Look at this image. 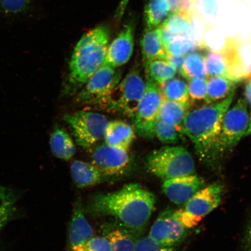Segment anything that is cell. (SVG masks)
<instances>
[{
    "instance_id": "1",
    "label": "cell",
    "mask_w": 251,
    "mask_h": 251,
    "mask_svg": "<svg viewBox=\"0 0 251 251\" xmlns=\"http://www.w3.org/2000/svg\"><path fill=\"white\" fill-rule=\"evenodd\" d=\"M156 200L152 192L137 183L125 185L115 192L93 198L89 210L98 216H109L134 232L146 227L155 211Z\"/></svg>"
},
{
    "instance_id": "2",
    "label": "cell",
    "mask_w": 251,
    "mask_h": 251,
    "mask_svg": "<svg viewBox=\"0 0 251 251\" xmlns=\"http://www.w3.org/2000/svg\"><path fill=\"white\" fill-rule=\"evenodd\" d=\"M235 90L226 99L187 111L181 125V133L194 144L204 164L215 169L224 157L220 146L222 122L234 99Z\"/></svg>"
},
{
    "instance_id": "3",
    "label": "cell",
    "mask_w": 251,
    "mask_h": 251,
    "mask_svg": "<svg viewBox=\"0 0 251 251\" xmlns=\"http://www.w3.org/2000/svg\"><path fill=\"white\" fill-rule=\"evenodd\" d=\"M109 34L105 27L88 31L78 41L72 54L70 74L65 88L72 94L81 89L104 62L109 46Z\"/></svg>"
},
{
    "instance_id": "4",
    "label": "cell",
    "mask_w": 251,
    "mask_h": 251,
    "mask_svg": "<svg viewBox=\"0 0 251 251\" xmlns=\"http://www.w3.org/2000/svg\"><path fill=\"white\" fill-rule=\"evenodd\" d=\"M147 171L163 180L194 174L190 153L181 146H165L152 151L146 158Z\"/></svg>"
},
{
    "instance_id": "5",
    "label": "cell",
    "mask_w": 251,
    "mask_h": 251,
    "mask_svg": "<svg viewBox=\"0 0 251 251\" xmlns=\"http://www.w3.org/2000/svg\"><path fill=\"white\" fill-rule=\"evenodd\" d=\"M121 72L103 63L76 96L78 104L106 109L113 91L121 81Z\"/></svg>"
},
{
    "instance_id": "6",
    "label": "cell",
    "mask_w": 251,
    "mask_h": 251,
    "mask_svg": "<svg viewBox=\"0 0 251 251\" xmlns=\"http://www.w3.org/2000/svg\"><path fill=\"white\" fill-rule=\"evenodd\" d=\"M63 120L71 128L75 141L84 149H90L104 140L109 120L100 113L79 111L65 114Z\"/></svg>"
},
{
    "instance_id": "7",
    "label": "cell",
    "mask_w": 251,
    "mask_h": 251,
    "mask_svg": "<svg viewBox=\"0 0 251 251\" xmlns=\"http://www.w3.org/2000/svg\"><path fill=\"white\" fill-rule=\"evenodd\" d=\"M146 87V82L139 71L134 69L115 88L106 109L134 118Z\"/></svg>"
},
{
    "instance_id": "8",
    "label": "cell",
    "mask_w": 251,
    "mask_h": 251,
    "mask_svg": "<svg viewBox=\"0 0 251 251\" xmlns=\"http://www.w3.org/2000/svg\"><path fill=\"white\" fill-rule=\"evenodd\" d=\"M162 100L158 84L147 77L145 93L134 118L135 128L140 136L147 139L155 137V125Z\"/></svg>"
},
{
    "instance_id": "9",
    "label": "cell",
    "mask_w": 251,
    "mask_h": 251,
    "mask_svg": "<svg viewBox=\"0 0 251 251\" xmlns=\"http://www.w3.org/2000/svg\"><path fill=\"white\" fill-rule=\"evenodd\" d=\"M250 124L246 100L241 99L225 113L222 122L220 146L223 155L237 145L245 136Z\"/></svg>"
},
{
    "instance_id": "10",
    "label": "cell",
    "mask_w": 251,
    "mask_h": 251,
    "mask_svg": "<svg viewBox=\"0 0 251 251\" xmlns=\"http://www.w3.org/2000/svg\"><path fill=\"white\" fill-rule=\"evenodd\" d=\"M92 164L105 177L122 176L130 166L128 151L103 143L97 147L92 153Z\"/></svg>"
},
{
    "instance_id": "11",
    "label": "cell",
    "mask_w": 251,
    "mask_h": 251,
    "mask_svg": "<svg viewBox=\"0 0 251 251\" xmlns=\"http://www.w3.org/2000/svg\"><path fill=\"white\" fill-rule=\"evenodd\" d=\"M188 230L176 217L174 210L167 208L160 213L153 223L149 236L163 246L175 247L183 242Z\"/></svg>"
},
{
    "instance_id": "12",
    "label": "cell",
    "mask_w": 251,
    "mask_h": 251,
    "mask_svg": "<svg viewBox=\"0 0 251 251\" xmlns=\"http://www.w3.org/2000/svg\"><path fill=\"white\" fill-rule=\"evenodd\" d=\"M224 192L222 184L217 182L209 184L198 191L186 203L183 209L199 224L203 218L218 208Z\"/></svg>"
},
{
    "instance_id": "13",
    "label": "cell",
    "mask_w": 251,
    "mask_h": 251,
    "mask_svg": "<svg viewBox=\"0 0 251 251\" xmlns=\"http://www.w3.org/2000/svg\"><path fill=\"white\" fill-rule=\"evenodd\" d=\"M205 184L202 177L193 174L164 180L162 190L171 201L180 205L186 204Z\"/></svg>"
},
{
    "instance_id": "14",
    "label": "cell",
    "mask_w": 251,
    "mask_h": 251,
    "mask_svg": "<svg viewBox=\"0 0 251 251\" xmlns=\"http://www.w3.org/2000/svg\"><path fill=\"white\" fill-rule=\"evenodd\" d=\"M134 49V26L131 24L125 25L111 45L108 46L103 63L118 68L129 61Z\"/></svg>"
},
{
    "instance_id": "15",
    "label": "cell",
    "mask_w": 251,
    "mask_h": 251,
    "mask_svg": "<svg viewBox=\"0 0 251 251\" xmlns=\"http://www.w3.org/2000/svg\"><path fill=\"white\" fill-rule=\"evenodd\" d=\"M94 231L88 222L80 200L75 203L70 227V251H81L93 237Z\"/></svg>"
},
{
    "instance_id": "16",
    "label": "cell",
    "mask_w": 251,
    "mask_h": 251,
    "mask_svg": "<svg viewBox=\"0 0 251 251\" xmlns=\"http://www.w3.org/2000/svg\"><path fill=\"white\" fill-rule=\"evenodd\" d=\"M238 40L228 38L224 35L217 27L207 24L204 31L201 49H206L209 52L219 53L230 59L236 54Z\"/></svg>"
},
{
    "instance_id": "17",
    "label": "cell",
    "mask_w": 251,
    "mask_h": 251,
    "mask_svg": "<svg viewBox=\"0 0 251 251\" xmlns=\"http://www.w3.org/2000/svg\"><path fill=\"white\" fill-rule=\"evenodd\" d=\"M134 138V128L125 122H109L106 128L104 140L109 146L128 151Z\"/></svg>"
},
{
    "instance_id": "18",
    "label": "cell",
    "mask_w": 251,
    "mask_h": 251,
    "mask_svg": "<svg viewBox=\"0 0 251 251\" xmlns=\"http://www.w3.org/2000/svg\"><path fill=\"white\" fill-rule=\"evenodd\" d=\"M71 176L76 186L84 188L102 183L105 177L92 164L75 161L71 166Z\"/></svg>"
},
{
    "instance_id": "19",
    "label": "cell",
    "mask_w": 251,
    "mask_h": 251,
    "mask_svg": "<svg viewBox=\"0 0 251 251\" xmlns=\"http://www.w3.org/2000/svg\"><path fill=\"white\" fill-rule=\"evenodd\" d=\"M141 47L145 63L155 59H166L168 53L162 42L160 28L147 29L141 39Z\"/></svg>"
},
{
    "instance_id": "20",
    "label": "cell",
    "mask_w": 251,
    "mask_h": 251,
    "mask_svg": "<svg viewBox=\"0 0 251 251\" xmlns=\"http://www.w3.org/2000/svg\"><path fill=\"white\" fill-rule=\"evenodd\" d=\"M50 144L53 155L65 161L70 160L76 153L73 140L62 127H55L50 136Z\"/></svg>"
},
{
    "instance_id": "21",
    "label": "cell",
    "mask_w": 251,
    "mask_h": 251,
    "mask_svg": "<svg viewBox=\"0 0 251 251\" xmlns=\"http://www.w3.org/2000/svg\"><path fill=\"white\" fill-rule=\"evenodd\" d=\"M163 98L188 106L190 105L188 84L178 78H172L159 84Z\"/></svg>"
},
{
    "instance_id": "22",
    "label": "cell",
    "mask_w": 251,
    "mask_h": 251,
    "mask_svg": "<svg viewBox=\"0 0 251 251\" xmlns=\"http://www.w3.org/2000/svg\"><path fill=\"white\" fill-rule=\"evenodd\" d=\"M188 106L163 98L158 117L166 124L172 126L181 133V125Z\"/></svg>"
},
{
    "instance_id": "23",
    "label": "cell",
    "mask_w": 251,
    "mask_h": 251,
    "mask_svg": "<svg viewBox=\"0 0 251 251\" xmlns=\"http://www.w3.org/2000/svg\"><path fill=\"white\" fill-rule=\"evenodd\" d=\"M171 12V7L168 0H149L144 9L147 29L158 27Z\"/></svg>"
},
{
    "instance_id": "24",
    "label": "cell",
    "mask_w": 251,
    "mask_h": 251,
    "mask_svg": "<svg viewBox=\"0 0 251 251\" xmlns=\"http://www.w3.org/2000/svg\"><path fill=\"white\" fill-rule=\"evenodd\" d=\"M235 82L224 76L210 78L208 81V95L205 104L217 102L226 99L235 90Z\"/></svg>"
},
{
    "instance_id": "25",
    "label": "cell",
    "mask_w": 251,
    "mask_h": 251,
    "mask_svg": "<svg viewBox=\"0 0 251 251\" xmlns=\"http://www.w3.org/2000/svg\"><path fill=\"white\" fill-rule=\"evenodd\" d=\"M134 232L124 226L114 228L105 233L111 242L112 251H133L139 238Z\"/></svg>"
},
{
    "instance_id": "26",
    "label": "cell",
    "mask_w": 251,
    "mask_h": 251,
    "mask_svg": "<svg viewBox=\"0 0 251 251\" xmlns=\"http://www.w3.org/2000/svg\"><path fill=\"white\" fill-rule=\"evenodd\" d=\"M147 77L160 84L175 76L177 70L166 59H155L145 63Z\"/></svg>"
},
{
    "instance_id": "27",
    "label": "cell",
    "mask_w": 251,
    "mask_h": 251,
    "mask_svg": "<svg viewBox=\"0 0 251 251\" xmlns=\"http://www.w3.org/2000/svg\"><path fill=\"white\" fill-rule=\"evenodd\" d=\"M180 73L189 80L194 78H205L207 73L205 56L198 53H191L185 56Z\"/></svg>"
},
{
    "instance_id": "28",
    "label": "cell",
    "mask_w": 251,
    "mask_h": 251,
    "mask_svg": "<svg viewBox=\"0 0 251 251\" xmlns=\"http://www.w3.org/2000/svg\"><path fill=\"white\" fill-rule=\"evenodd\" d=\"M192 13L187 11H175L169 15L161 25V29L177 35H184L190 26Z\"/></svg>"
},
{
    "instance_id": "29",
    "label": "cell",
    "mask_w": 251,
    "mask_h": 251,
    "mask_svg": "<svg viewBox=\"0 0 251 251\" xmlns=\"http://www.w3.org/2000/svg\"><path fill=\"white\" fill-rule=\"evenodd\" d=\"M17 197L13 191L0 185V230L13 215Z\"/></svg>"
},
{
    "instance_id": "30",
    "label": "cell",
    "mask_w": 251,
    "mask_h": 251,
    "mask_svg": "<svg viewBox=\"0 0 251 251\" xmlns=\"http://www.w3.org/2000/svg\"><path fill=\"white\" fill-rule=\"evenodd\" d=\"M205 59L207 76L228 78V62L226 57L219 53L209 52Z\"/></svg>"
},
{
    "instance_id": "31",
    "label": "cell",
    "mask_w": 251,
    "mask_h": 251,
    "mask_svg": "<svg viewBox=\"0 0 251 251\" xmlns=\"http://www.w3.org/2000/svg\"><path fill=\"white\" fill-rule=\"evenodd\" d=\"M219 0H196L195 12L206 24L215 26L219 15Z\"/></svg>"
},
{
    "instance_id": "32",
    "label": "cell",
    "mask_w": 251,
    "mask_h": 251,
    "mask_svg": "<svg viewBox=\"0 0 251 251\" xmlns=\"http://www.w3.org/2000/svg\"><path fill=\"white\" fill-rule=\"evenodd\" d=\"M233 59L242 72L244 80H251V39L238 43L236 54Z\"/></svg>"
},
{
    "instance_id": "33",
    "label": "cell",
    "mask_w": 251,
    "mask_h": 251,
    "mask_svg": "<svg viewBox=\"0 0 251 251\" xmlns=\"http://www.w3.org/2000/svg\"><path fill=\"white\" fill-rule=\"evenodd\" d=\"M181 133L172 126L166 124L159 117L155 125V136L164 144H175L180 139Z\"/></svg>"
},
{
    "instance_id": "34",
    "label": "cell",
    "mask_w": 251,
    "mask_h": 251,
    "mask_svg": "<svg viewBox=\"0 0 251 251\" xmlns=\"http://www.w3.org/2000/svg\"><path fill=\"white\" fill-rule=\"evenodd\" d=\"M206 24L195 12H193L189 29L186 33V36L194 43V45L201 49L204 31Z\"/></svg>"
},
{
    "instance_id": "35",
    "label": "cell",
    "mask_w": 251,
    "mask_h": 251,
    "mask_svg": "<svg viewBox=\"0 0 251 251\" xmlns=\"http://www.w3.org/2000/svg\"><path fill=\"white\" fill-rule=\"evenodd\" d=\"M191 100L194 102H206L208 95V80L205 78H194L188 84Z\"/></svg>"
},
{
    "instance_id": "36",
    "label": "cell",
    "mask_w": 251,
    "mask_h": 251,
    "mask_svg": "<svg viewBox=\"0 0 251 251\" xmlns=\"http://www.w3.org/2000/svg\"><path fill=\"white\" fill-rule=\"evenodd\" d=\"M197 48L194 43L188 39L186 34L178 36L169 45L166 51L168 54L185 55Z\"/></svg>"
},
{
    "instance_id": "37",
    "label": "cell",
    "mask_w": 251,
    "mask_h": 251,
    "mask_svg": "<svg viewBox=\"0 0 251 251\" xmlns=\"http://www.w3.org/2000/svg\"><path fill=\"white\" fill-rule=\"evenodd\" d=\"M30 0H0V9L8 15L23 13L29 8Z\"/></svg>"
},
{
    "instance_id": "38",
    "label": "cell",
    "mask_w": 251,
    "mask_h": 251,
    "mask_svg": "<svg viewBox=\"0 0 251 251\" xmlns=\"http://www.w3.org/2000/svg\"><path fill=\"white\" fill-rule=\"evenodd\" d=\"M133 251H177L175 247H166L147 237L138 239Z\"/></svg>"
},
{
    "instance_id": "39",
    "label": "cell",
    "mask_w": 251,
    "mask_h": 251,
    "mask_svg": "<svg viewBox=\"0 0 251 251\" xmlns=\"http://www.w3.org/2000/svg\"><path fill=\"white\" fill-rule=\"evenodd\" d=\"M81 251H112L111 244L105 235L93 237L88 241Z\"/></svg>"
},
{
    "instance_id": "40",
    "label": "cell",
    "mask_w": 251,
    "mask_h": 251,
    "mask_svg": "<svg viewBox=\"0 0 251 251\" xmlns=\"http://www.w3.org/2000/svg\"><path fill=\"white\" fill-rule=\"evenodd\" d=\"M184 58V55H175L168 54L166 60H167L171 64L174 66L177 71L180 72L182 66H183Z\"/></svg>"
},
{
    "instance_id": "41",
    "label": "cell",
    "mask_w": 251,
    "mask_h": 251,
    "mask_svg": "<svg viewBox=\"0 0 251 251\" xmlns=\"http://www.w3.org/2000/svg\"><path fill=\"white\" fill-rule=\"evenodd\" d=\"M243 247L244 251H251V219L245 231L243 239Z\"/></svg>"
},
{
    "instance_id": "42",
    "label": "cell",
    "mask_w": 251,
    "mask_h": 251,
    "mask_svg": "<svg viewBox=\"0 0 251 251\" xmlns=\"http://www.w3.org/2000/svg\"><path fill=\"white\" fill-rule=\"evenodd\" d=\"M130 0H121L120 4L117 9V14H116V18L117 20H120L125 13L126 9L127 8L128 2Z\"/></svg>"
},
{
    "instance_id": "43",
    "label": "cell",
    "mask_w": 251,
    "mask_h": 251,
    "mask_svg": "<svg viewBox=\"0 0 251 251\" xmlns=\"http://www.w3.org/2000/svg\"><path fill=\"white\" fill-rule=\"evenodd\" d=\"M245 96L247 102L249 103L251 107V79L247 83L245 88Z\"/></svg>"
},
{
    "instance_id": "44",
    "label": "cell",
    "mask_w": 251,
    "mask_h": 251,
    "mask_svg": "<svg viewBox=\"0 0 251 251\" xmlns=\"http://www.w3.org/2000/svg\"><path fill=\"white\" fill-rule=\"evenodd\" d=\"M250 134H251V117H250L249 128H248L247 132H246V134H245V136H249V135H250Z\"/></svg>"
},
{
    "instance_id": "45",
    "label": "cell",
    "mask_w": 251,
    "mask_h": 251,
    "mask_svg": "<svg viewBox=\"0 0 251 251\" xmlns=\"http://www.w3.org/2000/svg\"><path fill=\"white\" fill-rule=\"evenodd\" d=\"M243 1L248 4H251V0H243Z\"/></svg>"
},
{
    "instance_id": "46",
    "label": "cell",
    "mask_w": 251,
    "mask_h": 251,
    "mask_svg": "<svg viewBox=\"0 0 251 251\" xmlns=\"http://www.w3.org/2000/svg\"><path fill=\"white\" fill-rule=\"evenodd\" d=\"M193 1L195 2V1H196V0H193Z\"/></svg>"
}]
</instances>
